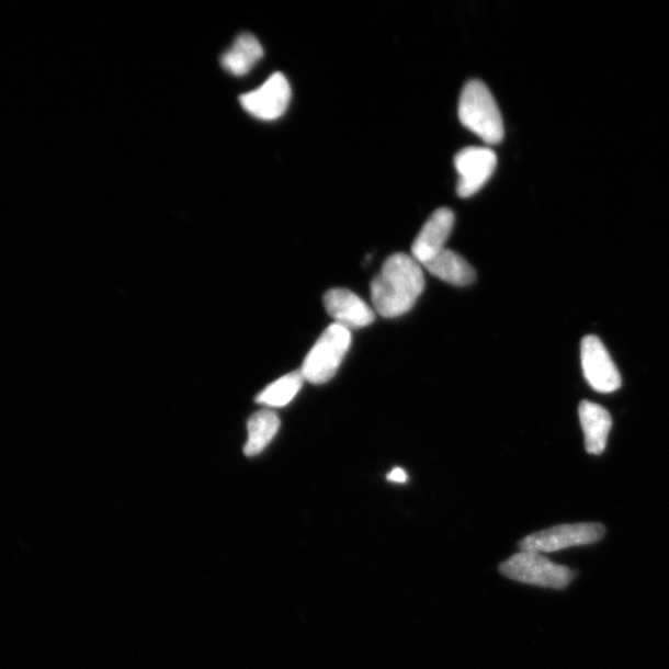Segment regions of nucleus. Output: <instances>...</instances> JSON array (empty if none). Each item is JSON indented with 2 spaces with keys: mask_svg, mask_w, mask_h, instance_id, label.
<instances>
[{
  "mask_svg": "<svg viewBox=\"0 0 669 669\" xmlns=\"http://www.w3.org/2000/svg\"><path fill=\"white\" fill-rule=\"evenodd\" d=\"M426 286L422 264L412 256H390L371 283V298L384 318H397L415 307Z\"/></svg>",
  "mask_w": 669,
  "mask_h": 669,
  "instance_id": "f257e3e1",
  "label": "nucleus"
},
{
  "mask_svg": "<svg viewBox=\"0 0 669 669\" xmlns=\"http://www.w3.org/2000/svg\"><path fill=\"white\" fill-rule=\"evenodd\" d=\"M458 120L487 145H497L504 137L499 106L487 86L479 80L468 81L458 100Z\"/></svg>",
  "mask_w": 669,
  "mask_h": 669,
  "instance_id": "f03ea898",
  "label": "nucleus"
},
{
  "mask_svg": "<svg viewBox=\"0 0 669 669\" xmlns=\"http://www.w3.org/2000/svg\"><path fill=\"white\" fill-rule=\"evenodd\" d=\"M499 569L503 577L511 580L556 590L567 588L576 578V572L569 568L553 563L541 553L528 551L514 554L501 563Z\"/></svg>",
  "mask_w": 669,
  "mask_h": 669,
  "instance_id": "7ed1b4c3",
  "label": "nucleus"
},
{
  "mask_svg": "<svg viewBox=\"0 0 669 669\" xmlns=\"http://www.w3.org/2000/svg\"><path fill=\"white\" fill-rule=\"evenodd\" d=\"M350 345V330L339 324H331L305 359L301 370L304 378L314 385L327 384L337 375Z\"/></svg>",
  "mask_w": 669,
  "mask_h": 669,
  "instance_id": "20e7f679",
  "label": "nucleus"
},
{
  "mask_svg": "<svg viewBox=\"0 0 669 669\" xmlns=\"http://www.w3.org/2000/svg\"><path fill=\"white\" fill-rule=\"evenodd\" d=\"M605 533L604 525L600 523L562 524L528 535L520 542V548L541 554L559 552L598 543Z\"/></svg>",
  "mask_w": 669,
  "mask_h": 669,
  "instance_id": "39448f33",
  "label": "nucleus"
},
{
  "mask_svg": "<svg viewBox=\"0 0 669 669\" xmlns=\"http://www.w3.org/2000/svg\"><path fill=\"white\" fill-rule=\"evenodd\" d=\"M292 88L282 72H275L260 88L245 93L240 102L246 112L263 121H275L288 110Z\"/></svg>",
  "mask_w": 669,
  "mask_h": 669,
  "instance_id": "423d86ee",
  "label": "nucleus"
},
{
  "mask_svg": "<svg viewBox=\"0 0 669 669\" xmlns=\"http://www.w3.org/2000/svg\"><path fill=\"white\" fill-rule=\"evenodd\" d=\"M580 356L582 372L592 389L611 394L621 386L620 372L602 341L596 334L581 340Z\"/></svg>",
  "mask_w": 669,
  "mask_h": 669,
  "instance_id": "0eeeda50",
  "label": "nucleus"
},
{
  "mask_svg": "<svg viewBox=\"0 0 669 669\" xmlns=\"http://www.w3.org/2000/svg\"><path fill=\"white\" fill-rule=\"evenodd\" d=\"M454 165L458 174L457 195L470 197L479 193L492 177L497 156L490 148L467 147L457 152Z\"/></svg>",
  "mask_w": 669,
  "mask_h": 669,
  "instance_id": "6e6552de",
  "label": "nucleus"
},
{
  "mask_svg": "<svg viewBox=\"0 0 669 669\" xmlns=\"http://www.w3.org/2000/svg\"><path fill=\"white\" fill-rule=\"evenodd\" d=\"M455 216L451 208H438L427 219L412 245V257L420 264L432 260L434 256L445 250L447 238L451 237Z\"/></svg>",
  "mask_w": 669,
  "mask_h": 669,
  "instance_id": "1a4fd4ad",
  "label": "nucleus"
},
{
  "mask_svg": "<svg viewBox=\"0 0 669 669\" xmlns=\"http://www.w3.org/2000/svg\"><path fill=\"white\" fill-rule=\"evenodd\" d=\"M325 308L334 324L347 329H361L375 321V313L355 293L338 288L324 296Z\"/></svg>",
  "mask_w": 669,
  "mask_h": 669,
  "instance_id": "9d476101",
  "label": "nucleus"
},
{
  "mask_svg": "<svg viewBox=\"0 0 669 669\" xmlns=\"http://www.w3.org/2000/svg\"><path fill=\"white\" fill-rule=\"evenodd\" d=\"M579 419L585 432L586 449L591 455L604 453L613 419L604 407L582 400L579 405Z\"/></svg>",
  "mask_w": 669,
  "mask_h": 669,
  "instance_id": "9b49d317",
  "label": "nucleus"
},
{
  "mask_svg": "<svg viewBox=\"0 0 669 669\" xmlns=\"http://www.w3.org/2000/svg\"><path fill=\"white\" fill-rule=\"evenodd\" d=\"M436 279L456 286L470 285L476 280V272L465 258L452 250H443L423 264Z\"/></svg>",
  "mask_w": 669,
  "mask_h": 669,
  "instance_id": "f8f14e48",
  "label": "nucleus"
},
{
  "mask_svg": "<svg viewBox=\"0 0 669 669\" xmlns=\"http://www.w3.org/2000/svg\"><path fill=\"white\" fill-rule=\"evenodd\" d=\"M263 46L253 34L243 33L237 36L231 47L223 55L224 69L235 76H245L262 60Z\"/></svg>",
  "mask_w": 669,
  "mask_h": 669,
  "instance_id": "ddd939ff",
  "label": "nucleus"
},
{
  "mask_svg": "<svg viewBox=\"0 0 669 669\" xmlns=\"http://www.w3.org/2000/svg\"><path fill=\"white\" fill-rule=\"evenodd\" d=\"M248 441L245 446L247 456L261 454L273 441L281 427V420L272 410H261L248 420Z\"/></svg>",
  "mask_w": 669,
  "mask_h": 669,
  "instance_id": "4468645a",
  "label": "nucleus"
},
{
  "mask_svg": "<svg viewBox=\"0 0 669 669\" xmlns=\"http://www.w3.org/2000/svg\"><path fill=\"white\" fill-rule=\"evenodd\" d=\"M302 371H294L290 375L281 377L274 384L268 386L262 394L258 395L257 404L268 407H284L294 399L304 384Z\"/></svg>",
  "mask_w": 669,
  "mask_h": 669,
  "instance_id": "2eb2a0df",
  "label": "nucleus"
},
{
  "mask_svg": "<svg viewBox=\"0 0 669 669\" xmlns=\"http://www.w3.org/2000/svg\"><path fill=\"white\" fill-rule=\"evenodd\" d=\"M388 481L405 484L408 479L407 473L401 467H396L387 476Z\"/></svg>",
  "mask_w": 669,
  "mask_h": 669,
  "instance_id": "dca6fc26",
  "label": "nucleus"
}]
</instances>
